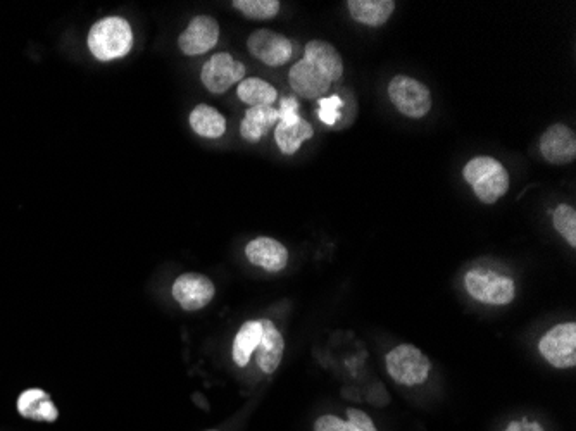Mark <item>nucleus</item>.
<instances>
[{"label": "nucleus", "instance_id": "nucleus-26", "mask_svg": "<svg viewBox=\"0 0 576 431\" xmlns=\"http://www.w3.org/2000/svg\"><path fill=\"white\" fill-rule=\"evenodd\" d=\"M314 431H352V428L351 425H349V421L340 419L339 416L325 414V416L316 419Z\"/></svg>", "mask_w": 576, "mask_h": 431}, {"label": "nucleus", "instance_id": "nucleus-28", "mask_svg": "<svg viewBox=\"0 0 576 431\" xmlns=\"http://www.w3.org/2000/svg\"><path fill=\"white\" fill-rule=\"evenodd\" d=\"M504 431H545L544 426L537 423V421H530V419H516L511 421L508 428Z\"/></svg>", "mask_w": 576, "mask_h": 431}, {"label": "nucleus", "instance_id": "nucleus-16", "mask_svg": "<svg viewBox=\"0 0 576 431\" xmlns=\"http://www.w3.org/2000/svg\"><path fill=\"white\" fill-rule=\"evenodd\" d=\"M304 59L313 63L330 82H337L344 75V63L337 49L323 40H311L304 49Z\"/></svg>", "mask_w": 576, "mask_h": 431}, {"label": "nucleus", "instance_id": "nucleus-7", "mask_svg": "<svg viewBox=\"0 0 576 431\" xmlns=\"http://www.w3.org/2000/svg\"><path fill=\"white\" fill-rule=\"evenodd\" d=\"M542 357L552 368H575L576 364V325L561 323L552 326L539 342Z\"/></svg>", "mask_w": 576, "mask_h": 431}, {"label": "nucleus", "instance_id": "nucleus-14", "mask_svg": "<svg viewBox=\"0 0 576 431\" xmlns=\"http://www.w3.org/2000/svg\"><path fill=\"white\" fill-rule=\"evenodd\" d=\"M245 256L254 266L266 269L270 273L282 271L288 263L287 247L270 237L254 238L245 247Z\"/></svg>", "mask_w": 576, "mask_h": 431}, {"label": "nucleus", "instance_id": "nucleus-21", "mask_svg": "<svg viewBox=\"0 0 576 431\" xmlns=\"http://www.w3.org/2000/svg\"><path fill=\"white\" fill-rule=\"evenodd\" d=\"M263 326H261V319L257 321H247L238 330L235 342H233V361L238 366H247L251 361L252 352H256L257 345H259V338H261Z\"/></svg>", "mask_w": 576, "mask_h": 431}, {"label": "nucleus", "instance_id": "nucleus-1", "mask_svg": "<svg viewBox=\"0 0 576 431\" xmlns=\"http://www.w3.org/2000/svg\"><path fill=\"white\" fill-rule=\"evenodd\" d=\"M463 176L466 183L473 188L478 200L489 206L508 194L511 185L508 169L495 157H473L470 163L464 166Z\"/></svg>", "mask_w": 576, "mask_h": 431}, {"label": "nucleus", "instance_id": "nucleus-12", "mask_svg": "<svg viewBox=\"0 0 576 431\" xmlns=\"http://www.w3.org/2000/svg\"><path fill=\"white\" fill-rule=\"evenodd\" d=\"M216 290L207 276L185 273L173 285V297L185 311H199L213 300Z\"/></svg>", "mask_w": 576, "mask_h": 431}, {"label": "nucleus", "instance_id": "nucleus-9", "mask_svg": "<svg viewBox=\"0 0 576 431\" xmlns=\"http://www.w3.org/2000/svg\"><path fill=\"white\" fill-rule=\"evenodd\" d=\"M247 47L252 56L271 68L287 64L294 54L292 42L287 37H283L282 33L271 32V30H256L251 33V37L247 40Z\"/></svg>", "mask_w": 576, "mask_h": 431}, {"label": "nucleus", "instance_id": "nucleus-25", "mask_svg": "<svg viewBox=\"0 0 576 431\" xmlns=\"http://www.w3.org/2000/svg\"><path fill=\"white\" fill-rule=\"evenodd\" d=\"M342 106L339 95H333L330 99H320L318 104V116L325 125L332 126L339 119V109Z\"/></svg>", "mask_w": 576, "mask_h": 431}, {"label": "nucleus", "instance_id": "nucleus-3", "mask_svg": "<svg viewBox=\"0 0 576 431\" xmlns=\"http://www.w3.org/2000/svg\"><path fill=\"white\" fill-rule=\"evenodd\" d=\"M387 371L394 382L416 387L428 380L432 371V361L411 344L397 345L385 357Z\"/></svg>", "mask_w": 576, "mask_h": 431}, {"label": "nucleus", "instance_id": "nucleus-2", "mask_svg": "<svg viewBox=\"0 0 576 431\" xmlns=\"http://www.w3.org/2000/svg\"><path fill=\"white\" fill-rule=\"evenodd\" d=\"M133 45L130 23L123 18L101 19L88 33V49L99 61H114L125 57Z\"/></svg>", "mask_w": 576, "mask_h": 431}, {"label": "nucleus", "instance_id": "nucleus-18", "mask_svg": "<svg viewBox=\"0 0 576 431\" xmlns=\"http://www.w3.org/2000/svg\"><path fill=\"white\" fill-rule=\"evenodd\" d=\"M347 9L352 18L361 25L378 28L389 21L394 14V0H347Z\"/></svg>", "mask_w": 576, "mask_h": 431}, {"label": "nucleus", "instance_id": "nucleus-6", "mask_svg": "<svg viewBox=\"0 0 576 431\" xmlns=\"http://www.w3.org/2000/svg\"><path fill=\"white\" fill-rule=\"evenodd\" d=\"M389 97L399 113L420 119L432 111V94L413 76L397 75L390 80Z\"/></svg>", "mask_w": 576, "mask_h": 431}, {"label": "nucleus", "instance_id": "nucleus-20", "mask_svg": "<svg viewBox=\"0 0 576 431\" xmlns=\"http://www.w3.org/2000/svg\"><path fill=\"white\" fill-rule=\"evenodd\" d=\"M190 126L201 137L221 138L226 132V119L218 109L207 104H199L190 113Z\"/></svg>", "mask_w": 576, "mask_h": 431}, {"label": "nucleus", "instance_id": "nucleus-27", "mask_svg": "<svg viewBox=\"0 0 576 431\" xmlns=\"http://www.w3.org/2000/svg\"><path fill=\"white\" fill-rule=\"evenodd\" d=\"M347 418H349L347 421H349L352 431H378L373 419L368 414L363 413V411H359V409H349Z\"/></svg>", "mask_w": 576, "mask_h": 431}, {"label": "nucleus", "instance_id": "nucleus-4", "mask_svg": "<svg viewBox=\"0 0 576 431\" xmlns=\"http://www.w3.org/2000/svg\"><path fill=\"white\" fill-rule=\"evenodd\" d=\"M464 287L473 299L487 306H508L516 295L513 280L490 269L468 271L464 276Z\"/></svg>", "mask_w": 576, "mask_h": 431}, {"label": "nucleus", "instance_id": "nucleus-13", "mask_svg": "<svg viewBox=\"0 0 576 431\" xmlns=\"http://www.w3.org/2000/svg\"><path fill=\"white\" fill-rule=\"evenodd\" d=\"M288 82L290 87L294 88L295 94L304 99H321L332 88L330 78L307 59H301L292 66L288 73Z\"/></svg>", "mask_w": 576, "mask_h": 431}, {"label": "nucleus", "instance_id": "nucleus-24", "mask_svg": "<svg viewBox=\"0 0 576 431\" xmlns=\"http://www.w3.org/2000/svg\"><path fill=\"white\" fill-rule=\"evenodd\" d=\"M552 225L556 232L575 249L576 247V209L570 204H559L552 213Z\"/></svg>", "mask_w": 576, "mask_h": 431}, {"label": "nucleus", "instance_id": "nucleus-23", "mask_svg": "<svg viewBox=\"0 0 576 431\" xmlns=\"http://www.w3.org/2000/svg\"><path fill=\"white\" fill-rule=\"evenodd\" d=\"M233 7L254 21H266L280 13L278 0H235Z\"/></svg>", "mask_w": 576, "mask_h": 431}, {"label": "nucleus", "instance_id": "nucleus-29", "mask_svg": "<svg viewBox=\"0 0 576 431\" xmlns=\"http://www.w3.org/2000/svg\"><path fill=\"white\" fill-rule=\"evenodd\" d=\"M209 431H218V430H209Z\"/></svg>", "mask_w": 576, "mask_h": 431}, {"label": "nucleus", "instance_id": "nucleus-17", "mask_svg": "<svg viewBox=\"0 0 576 431\" xmlns=\"http://www.w3.org/2000/svg\"><path fill=\"white\" fill-rule=\"evenodd\" d=\"M278 119V109L273 106L249 107L240 123V135L247 142L256 144L278 125Z\"/></svg>", "mask_w": 576, "mask_h": 431}, {"label": "nucleus", "instance_id": "nucleus-22", "mask_svg": "<svg viewBox=\"0 0 576 431\" xmlns=\"http://www.w3.org/2000/svg\"><path fill=\"white\" fill-rule=\"evenodd\" d=\"M238 99L249 107L273 106L276 102V88L261 78H244L238 83Z\"/></svg>", "mask_w": 576, "mask_h": 431}, {"label": "nucleus", "instance_id": "nucleus-10", "mask_svg": "<svg viewBox=\"0 0 576 431\" xmlns=\"http://www.w3.org/2000/svg\"><path fill=\"white\" fill-rule=\"evenodd\" d=\"M220 40V25L211 16H195L187 30L178 38V47L185 56H202Z\"/></svg>", "mask_w": 576, "mask_h": 431}, {"label": "nucleus", "instance_id": "nucleus-11", "mask_svg": "<svg viewBox=\"0 0 576 431\" xmlns=\"http://www.w3.org/2000/svg\"><path fill=\"white\" fill-rule=\"evenodd\" d=\"M540 154L545 161L554 166H564L575 161L576 137L570 126L552 125L540 137Z\"/></svg>", "mask_w": 576, "mask_h": 431}, {"label": "nucleus", "instance_id": "nucleus-8", "mask_svg": "<svg viewBox=\"0 0 576 431\" xmlns=\"http://www.w3.org/2000/svg\"><path fill=\"white\" fill-rule=\"evenodd\" d=\"M245 78V66L237 61L232 54L220 52L214 54L204 66H202L201 80L204 87L211 94H225L235 83L242 82Z\"/></svg>", "mask_w": 576, "mask_h": 431}, {"label": "nucleus", "instance_id": "nucleus-15", "mask_svg": "<svg viewBox=\"0 0 576 431\" xmlns=\"http://www.w3.org/2000/svg\"><path fill=\"white\" fill-rule=\"evenodd\" d=\"M261 326H263V332H261L256 349L257 366L263 369L266 375H271L282 364L285 342H283L282 333L278 332V328L271 323L270 319H261Z\"/></svg>", "mask_w": 576, "mask_h": 431}, {"label": "nucleus", "instance_id": "nucleus-5", "mask_svg": "<svg viewBox=\"0 0 576 431\" xmlns=\"http://www.w3.org/2000/svg\"><path fill=\"white\" fill-rule=\"evenodd\" d=\"M278 118L280 119L275 130L276 145L285 156H292L301 149L306 140L313 138V126L299 116V102L294 97H285L282 100Z\"/></svg>", "mask_w": 576, "mask_h": 431}, {"label": "nucleus", "instance_id": "nucleus-19", "mask_svg": "<svg viewBox=\"0 0 576 431\" xmlns=\"http://www.w3.org/2000/svg\"><path fill=\"white\" fill-rule=\"evenodd\" d=\"M18 411L23 418L35 419V421H56L59 416L49 395L40 388L25 390L19 395Z\"/></svg>", "mask_w": 576, "mask_h": 431}]
</instances>
